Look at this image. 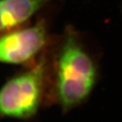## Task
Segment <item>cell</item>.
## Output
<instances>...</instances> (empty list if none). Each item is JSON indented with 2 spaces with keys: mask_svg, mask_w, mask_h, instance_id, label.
I'll list each match as a JSON object with an SVG mask.
<instances>
[{
  "mask_svg": "<svg viewBox=\"0 0 122 122\" xmlns=\"http://www.w3.org/2000/svg\"><path fill=\"white\" fill-rule=\"evenodd\" d=\"M44 79L43 62L10 79L0 88V117L22 119L33 117L41 102Z\"/></svg>",
  "mask_w": 122,
  "mask_h": 122,
  "instance_id": "cell-2",
  "label": "cell"
},
{
  "mask_svg": "<svg viewBox=\"0 0 122 122\" xmlns=\"http://www.w3.org/2000/svg\"><path fill=\"white\" fill-rule=\"evenodd\" d=\"M47 41L44 24L13 29L0 35V62L22 65L29 62L44 48Z\"/></svg>",
  "mask_w": 122,
  "mask_h": 122,
  "instance_id": "cell-3",
  "label": "cell"
},
{
  "mask_svg": "<svg viewBox=\"0 0 122 122\" xmlns=\"http://www.w3.org/2000/svg\"><path fill=\"white\" fill-rule=\"evenodd\" d=\"M96 70L90 56L74 35L65 39L56 65L57 99L64 111L82 103L95 84Z\"/></svg>",
  "mask_w": 122,
  "mask_h": 122,
  "instance_id": "cell-1",
  "label": "cell"
},
{
  "mask_svg": "<svg viewBox=\"0 0 122 122\" xmlns=\"http://www.w3.org/2000/svg\"><path fill=\"white\" fill-rule=\"evenodd\" d=\"M51 0H0V33L17 29Z\"/></svg>",
  "mask_w": 122,
  "mask_h": 122,
  "instance_id": "cell-4",
  "label": "cell"
}]
</instances>
